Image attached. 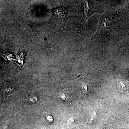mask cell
<instances>
[{
    "mask_svg": "<svg viewBox=\"0 0 129 129\" xmlns=\"http://www.w3.org/2000/svg\"><path fill=\"white\" fill-rule=\"evenodd\" d=\"M48 13L55 16L59 22L64 27L66 22L69 19L68 15V10L67 8L63 6H58L53 9H48Z\"/></svg>",
    "mask_w": 129,
    "mask_h": 129,
    "instance_id": "obj_1",
    "label": "cell"
},
{
    "mask_svg": "<svg viewBox=\"0 0 129 129\" xmlns=\"http://www.w3.org/2000/svg\"><path fill=\"white\" fill-rule=\"evenodd\" d=\"M84 12L82 20L81 21L80 27L78 29V32L80 34L83 30V26L84 25L85 21L95 11V9L93 7L91 2L90 1H84Z\"/></svg>",
    "mask_w": 129,
    "mask_h": 129,
    "instance_id": "obj_2",
    "label": "cell"
},
{
    "mask_svg": "<svg viewBox=\"0 0 129 129\" xmlns=\"http://www.w3.org/2000/svg\"><path fill=\"white\" fill-rule=\"evenodd\" d=\"M112 21V18L111 15L104 14L100 19L98 29L103 31H108L111 27Z\"/></svg>",
    "mask_w": 129,
    "mask_h": 129,
    "instance_id": "obj_3",
    "label": "cell"
},
{
    "mask_svg": "<svg viewBox=\"0 0 129 129\" xmlns=\"http://www.w3.org/2000/svg\"><path fill=\"white\" fill-rule=\"evenodd\" d=\"M47 120L49 122L50 124H52L53 122V118L51 115H48L46 116Z\"/></svg>",
    "mask_w": 129,
    "mask_h": 129,
    "instance_id": "obj_4",
    "label": "cell"
},
{
    "mask_svg": "<svg viewBox=\"0 0 129 129\" xmlns=\"http://www.w3.org/2000/svg\"><path fill=\"white\" fill-rule=\"evenodd\" d=\"M28 99L29 101L32 102L33 103H35L37 101V97L35 96H30L29 97Z\"/></svg>",
    "mask_w": 129,
    "mask_h": 129,
    "instance_id": "obj_5",
    "label": "cell"
},
{
    "mask_svg": "<svg viewBox=\"0 0 129 129\" xmlns=\"http://www.w3.org/2000/svg\"><path fill=\"white\" fill-rule=\"evenodd\" d=\"M60 98H61L63 100H64V101H67V98H66V97L65 96V95L64 94H63L62 95H60Z\"/></svg>",
    "mask_w": 129,
    "mask_h": 129,
    "instance_id": "obj_6",
    "label": "cell"
}]
</instances>
